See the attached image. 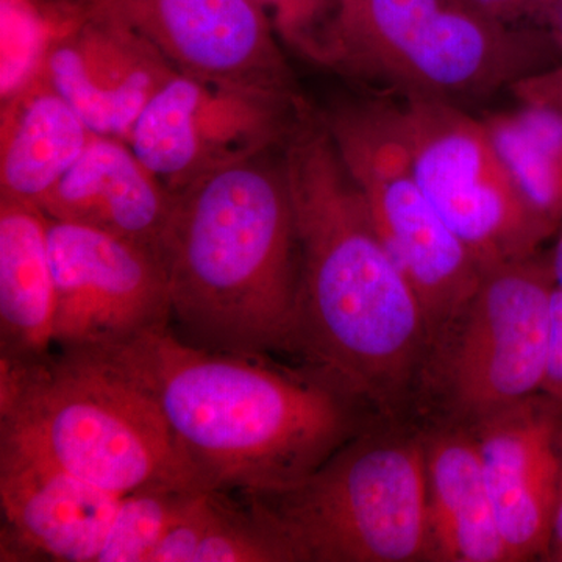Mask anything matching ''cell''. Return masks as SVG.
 <instances>
[{"instance_id": "cell-1", "label": "cell", "mask_w": 562, "mask_h": 562, "mask_svg": "<svg viewBox=\"0 0 562 562\" xmlns=\"http://www.w3.org/2000/svg\"><path fill=\"white\" fill-rule=\"evenodd\" d=\"M284 173L301 249L294 353L358 403L401 408L431 347L430 324L325 124L308 114L286 140Z\"/></svg>"}, {"instance_id": "cell-2", "label": "cell", "mask_w": 562, "mask_h": 562, "mask_svg": "<svg viewBox=\"0 0 562 562\" xmlns=\"http://www.w3.org/2000/svg\"><path fill=\"white\" fill-rule=\"evenodd\" d=\"M91 351L154 398L205 491L295 482L353 436L358 402L313 368L202 349L171 327Z\"/></svg>"}, {"instance_id": "cell-3", "label": "cell", "mask_w": 562, "mask_h": 562, "mask_svg": "<svg viewBox=\"0 0 562 562\" xmlns=\"http://www.w3.org/2000/svg\"><path fill=\"white\" fill-rule=\"evenodd\" d=\"M265 155L172 194L160 257L176 333L192 346L295 351L301 249L283 162Z\"/></svg>"}, {"instance_id": "cell-4", "label": "cell", "mask_w": 562, "mask_h": 562, "mask_svg": "<svg viewBox=\"0 0 562 562\" xmlns=\"http://www.w3.org/2000/svg\"><path fill=\"white\" fill-rule=\"evenodd\" d=\"M0 439L117 497L155 483L203 490L154 398L91 350L0 358Z\"/></svg>"}, {"instance_id": "cell-5", "label": "cell", "mask_w": 562, "mask_h": 562, "mask_svg": "<svg viewBox=\"0 0 562 562\" xmlns=\"http://www.w3.org/2000/svg\"><path fill=\"white\" fill-rule=\"evenodd\" d=\"M236 492L288 562L431 561L424 435L358 436L295 482Z\"/></svg>"}, {"instance_id": "cell-6", "label": "cell", "mask_w": 562, "mask_h": 562, "mask_svg": "<svg viewBox=\"0 0 562 562\" xmlns=\"http://www.w3.org/2000/svg\"><path fill=\"white\" fill-rule=\"evenodd\" d=\"M553 49L549 31L501 24L457 0H335L322 65L454 102L549 68Z\"/></svg>"}, {"instance_id": "cell-7", "label": "cell", "mask_w": 562, "mask_h": 562, "mask_svg": "<svg viewBox=\"0 0 562 562\" xmlns=\"http://www.w3.org/2000/svg\"><path fill=\"white\" fill-rule=\"evenodd\" d=\"M554 288L549 257L497 266L438 333L420 383L435 386L454 425L471 427L542 392Z\"/></svg>"}, {"instance_id": "cell-8", "label": "cell", "mask_w": 562, "mask_h": 562, "mask_svg": "<svg viewBox=\"0 0 562 562\" xmlns=\"http://www.w3.org/2000/svg\"><path fill=\"white\" fill-rule=\"evenodd\" d=\"M386 106L422 190L483 272L538 255L557 235L514 183L483 120L422 95Z\"/></svg>"}, {"instance_id": "cell-9", "label": "cell", "mask_w": 562, "mask_h": 562, "mask_svg": "<svg viewBox=\"0 0 562 562\" xmlns=\"http://www.w3.org/2000/svg\"><path fill=\"white\" fill-rule=\"evenodd\" d=\"M324 124L384 247L419 295L432 344L471 297L482 268L422 190L386 105L347 106Z\"/></svg>"}, {"instance_id": "cell-10", "label": "cell", "mask_w": 562, "mask_h": 562, "mask_svg": "<svg viewBox=\"0 0 562 562\" xmlns=\"http://www.w3.org/2000/svg\"><path fill=\"white\" fill-rule=\"evenodd\" d=\"M297 95L176 72L155 92L128 139L171 194L268 154L305 116Z\"/></svg>"}, {"instance_id": "cell-11", "label": "cell", "mask_w": 562, "mask_h": 562, "mask_svg": "<svg viewBox=\"0 0 562 562\" xmlns=\"http://www.w3.org/2000/svg\"><path fill=\"white\" fill-rule=\"evenodd\" d=\"M47 235L58 349H105L171 327V291L158 251L72 222L49 220Z\"/></svg>"}, {"instance_id": "cell-12", "label": "cell", "mask_w": 562, "mask_h": 562, "mask_svg": "<svg viewBox=\"0 0 562 562\" xmlns=\"http://www.w3.org/2000/svg\"><path fill=\"white\" fill-rule=\"evenodd\" d=\"M85 5L131 27L179 72L295 95L279 36L251 0H85Z\"/></svg>"}, {"instance_id": "cell-13", "label": "cell", "mask_w": 562, "mask_h": 562, "mask_svg": "<svg viewBox=\"0 0 562 562\" xmlns=\"http://www.w3.org/2000/svg\"><path fill=\"white\" fill-rule=\"evenodd\" d=\"M469 428L512 562L549 557L561 472L562 406L539 392Z\"/></svg>"}, {"instance_id": "cell-14", "label": "cell", "mask_w": 562, "mask_h": 562, "mask_svg": "<svg viewBox=\"0 0 562 562\" xmlns=\"http://www.w3.org/2000/svg\"><path fill=\"white\" fill-rule=\"evenodd\" d=\"M120 498L0 439V561L98 562Z\"/></svg>"}, {"instance_id": "cell-15", "label": "cell", "mask_w": 562, "mask_h": 562, "mask_svg": "<svg viewBox=\"0 0 562 562\" xmlns=\"http://www.w3.org/2000/svg\"><path fill=\"white\" fill-rule=\"evenodd\" d=\"M46 72L92 132L128 143L147 103L179 70L127 25L87 9L52 44Z\"/></svg>"}, {"instance_id": "cell-16", "label": "cell", "mask_w": 562, "mask_h": 562, "mask_svg": "<svg viewBox=\"0 0 562 562\" xmlns=\"http://www.w3.org/2000/svg\"><path fill=\"white\" fill-rule=\"evenodd\" d=\"M172 201L131 144L94 133L38 206L49 220L87 225L160 254Z\"/></svg>"}, {"instance_id": "cell-17", "label": "cell", "mask_w": 562, "mask_h": 562, "mask_svg": "<svg viewBox=\"0 0 562 562\" xmlns=\"http://www.w3.org/2000/svg\"><path fill=\"white\" fill-rule=\"evenodd\" d=\"M431 561L512 562L471 428L424 435Z\"/></svg>"}, {"instance_id": "cell-18", "label": "cell", "mask_w": 562, "mask_h": 562, "mask_svg": "<svg viewBox=\"0 0 562 562\" xmlns=\"http://www.w3.org/2000/svg\"><path fill=\"white\" fill-rule=\"evenodd\" d=\"M0 199L40 205L94 132L54 87L46 68L2 101Z\"/></svg>"}, {"instance_id": "cell-19", "label": "cell", "mask_w": 562, "mask_h": 562, "mask_svg": "<svg viewBox=\"0 0 562 562\" xmlns=\"http://www.w3.org/2000/svg\"><path fill=\"white\" fill-rule=\"evenodd\" d=\"M47 224L38 205L0 199V358L33 360L54 344Z\"/></svg>"}, {"instance_id": "cell-20", "label": "cell", "mask_w": 562, "mask_h": 562, "mask_svg": "<svg viewBox=\"0 0 562 562\" xmlns=\"http://www.w3.org/2000/svg\"><path fill=\"white\" fill-rule=\"evenodd\" d=\"M149 562L288 561L238 492L203 491Z\"/></svg>"}, {"instance_id": "cell-21", "label": "cell", "mask_w": 562, "mask_h": 562, "mask_svg": "<svg viewBox=\"0 0 562 562\" xmlns=\"http://www.w3.org/2000/svg\"><path fill=\"white\" fill-rule=\"evenodd\" d=\"M494 113L483 122L514 183L554 227L562 224V113L536 103Z\"/></svg>"}, {"instance_id": "cell-22", "label": "cell", "mask_w": 562, "mask_h": 562, "mask_svg": "<svg viewBox=\"0 0 562 562\" xmlns=\"http://www.w3.org/2000/svg\"><path fill=\"white\" fill-rule=\"evenodd\" d=\"M203 490L155 483L122 495L98 562H149Z\"/></svg>"}, {"instance_id": "cell-23", "label": "cell", "mask_w": 562, "mask_h": 562, "mask_svg": "<svg viewBox=\"0 0 562 562\" xmlns=\"http://www.w3.org/2000/svg\"><path fill=\"white\" fill-rule=\"evenodd\" d=\"M85 11V3L52 7L44 0H0L2 101L43 72L52 44L76 25Z\"/></svg>"}, {"instance_id": "cell-24", "label": "cell", "mask_w": 562, "mask_h": 562, "mask_svg": "<svg viewBox=\"0 0 562 562\" xmlns=\"http://www.w3.org/2000/svg\"><path fill=\"white\" fill-rule=\"evenodd\" d=\"M268 16L280 43L306 60L324 63L325 33L335 0H251Z\"/></svg>"}, {"instance_id": "cell-25", "label": "cell", "mask_w": 562, "mask_h": 562, "mask_svg": "<svg viewBox=\"0 0 562 562\" xmlns=\"http://www.w3.org/2000/svg\"><path fill=\"white\" fill-rule=\"evenodd\" d=\"M465 9L487 20L520 27L525 22L547 25L549 31L562 0H457Z\"/></svg>"}, {"instance_id": "cell-26", "label": "cell", "mask_w": 562, "mask_h": 562, "mask_svg": "<svg viewBox=\"0 0 562 562\" xmlns=\"http://www.w3.org/2000/svg\"><path fill=\"white\" fill-rule=\"evenodd\" d=\"M509 91L517 102L536 103L562 113V65H552L524 77Z\"/></svg>"}, {"instance_id": "cell-27", "label": "cell", "mask_w": 562, "mask_h": 562, "mask_svg": "<svg viewBox=\"0 0 562 562\" xmlns=\"http://www.w3.org/2000/svg\"><path fill=\"white\" fill-rule=\"evenodd\" d=\"M542 392L562 406V290L558 286L554 288L552 333Z\"/></svg>"}, {"instance_id": "cell-28", "label": "cell", "mask_w": 562, "mask_h": 562, "mask_svg": "<svg viewBox=\"0 0 562 562\" xmlns=\"http://www.w3.org/2000/svg\"><path fill=\"white\" fill-rule=\"evenodd\" d=\"M561 454V472L560 484H558L557 505H554L552 539H550L549 557L547 560L562 562V447Z\"/></svg>"}, {"instance_id": "cell-29", "label": "cell", "mask_w": 562, "mask_h": 562, "mask_svg": "<svg viewBox=\"0 0 562 562\" xmlns=\"http://www.w3.org/2000/svg\"><path fill=\"white\" fill-rule=\"evenodd\" d=\"M553 238L552 251L549 255L550 268H552L554 283L562 290V224Z\"/></svg>"}, {"instance_id": "cell-30", "label": "cell", "mask_w": 562, "mask_h": 562, "mask_svg": "<svg viewBox=\"0 0 562 562\" xmlns=\"http://www.w3.org/2000/svg\"><path fill=\"white\" fill-rule=\"evenodd\" d=\"M549 32L552 33L554 43H557L558 49L562 52V7L554 14L552 24H550Z\"/></svg>"}, {"instance_id": "cell-31", "label": "cell", "mask_w": 562, "mask_h": 562, "mask_svg": "<svg viewBox=\"0 0 562 562\" xmlns=\"http://www.w3.org/2000/svg\"><path fill=\"white\" fill-rule=\"evenodd\" d=\"M560 446L562 447V431H561Z\"/></svg>"}]
</instances>
